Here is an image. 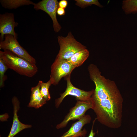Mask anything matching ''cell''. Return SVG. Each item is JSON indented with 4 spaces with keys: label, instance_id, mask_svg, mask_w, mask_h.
Wrapping results in <instances>:
<instances>
[{
    "label": "cell",
    "instance_id": "10",
    "mask_svg": "<svg viewBox=\"0 0 137 137\" xmlns=\"http://www.w3.org/2000/svg\"><path fill=\"white\" fill-rule=\"evenodd\" d=\"M12 102L13 109V121L10 131L7 137H13L22 130L30 128L32 127L31 125L23 124L19 120L17 113L20 108V103L17 98L15 96L13 97L12 99Z\"/></svg>",
    "mask_w": 137,
    "mask_h": 137
},
{
    "label": "cell",
    "instance_id": "21",
    "mask_svg": "<svg viewBox=\"0 0 137 137\" xmlns=\"http://www.w3.org/2000/svg\"><path fill=\"white\" fill-rule=\"evenodd\" d=\"M9 117V116L7 113H5L3 114L0 115V120L2 122L7 121L8 118Z\"/></svg>",
    "mask_w": 137,
    "mask_h": 137
},
{
    "label": "cell",
    "instance_id": "17",
    "mask_svg": "<svg viewBox=\"0 0 137 137\" xmlns=\"http://www.w3.org/2000/svg\"><path fill=\"white\" fill-rule=\"evenodd\" d=\"M76 2L75 4L82 8H84L87 6L95 5L100 7H102V6L97 0H75Z\"/></svg>",
    "mask_w": 137,
    "mask_h": 137
},
{
    "label": "cell",
    "instance_id": "1",
    "mask_svg": "<svg viewBox=\"0 0 137 137\" xmlns=\"http://www.w3.org/2000/svg\"><path fill=\"white\" fill-rule=\"evenodd\" d=\"M88 69L95 85L91 99L96 119L108 128H120L122 123L123 99L119 90L114 81L101 75L95 65L90 64Z\"/></svg>",
    "mask_w": 137,
    "mask_h": 137
},
{
    "label": "cell",
    "instance_id": "4",
    "mask_svg": "<svg viewBox=\"0 0 137 137\" xmlns=\"http://www.w3.org/2000/svg\"><path fill=\"white\" fill-rule=\"evenodd\" d=\"M17 39L12 35H5L4 40L0 42V49L10 50L31 63L36 65L35 59L20 44Z\"/></svg>",
    "mask_w": 137,
    "mask_h": 137
},
{
    "label": "cell",
    "instance_id": "14",
    "mask_svg": "<svg viewBox=\"0 0 137 137\" xmlns=\"http://www.w3.org/2000/svg\"><path fill=\"white\" fill-rule=\"evenodd\" d=\"M0 2L3 7L9 9H15L25 5H33L35 3L29 0H1Z\"/></svg>",
    "mask_w": 137,
    "mask_h": 137
},
{
    "label": "cell",
    "instance_id": "13",
    "mask_svg": "<svg viewBox=\"0 0 137 137\" xmlns=\"http://www.w3.org/2000/svg\"><path fill=\"white\" fill-rule=\"evenodd\" d=\"M89 52L87 48L77 52L67 61L76 67L81 66L89 56Z\"/></svg>",
    "mask_w": 137,
    "mask_h": 137
},
{
    "label": "cell",
    "instance_id": "9",
    "mask_svg": "<svg viewBox=\"0 0 137 137\" xmlns=\"http://www.w3.org/2000/svg\"><path fill=\"white\" fill-rule=\"evenodd\" d=\"M18 23L15 22L14 14L12 13H5L0 14V33L1 41L4 40L6 35H13L17 39L18 35L15 32L14 28L17 26Z\"/></svg>",
    "mask_w": 137,
    "mask_h": 137
},
{
    "label": "cell",
    "instance_id": "22",
    "mask_svg": "<svg viewBox=\"0 0 137 137\" xmlns=\"http://www.w3.org/2000/svg\"><path fill=\"white\" fill-rule=\"evenodd\" d=\"M96 119V118L95 119V120H94V121H93V125H92V128L90 131V134L88 137H94V136H95V133L94 132V131L93 130V126L94 124V122H95V121ZM77 137H83L82 136H78Z\"/></svg>",
    "mask_w": 137,
    "mask_h": 137
},
{
    "label": "cell",
    "instance_id": "15",
    "mask_svg": "<svg viewBox=\"0 0 137 137\" xmlns=\"http://www.w3.org/2000/svg\"><path fill=\"white\" fill-rule=\"evenodd\" d=\"M122 8L127 14L137 12V0H126L123 1Z\"/></svg>",
    "mask_w": 137,
    "mask_h": 137
},
{
    "label": "cell",
    "instance_id": "2",
    "mask_svg": "<svg viewBox=\"0 0 137 137\" xmlns=\"http://www.w3.org/2000/svg\"><path fill=\"white\" fill-rule=\"evenodd\" d=\"M0 59L8 69H12L21 75L32 77L38 71L36 64L31 63L8 50L0 51Z\"/></svg>",
    "mask_w": 137,
    "mask_h": 137
},
{
    "label": "cell",
    "instance_id": "12",
    "mask_svg": "<svg viewBox=\"0 0 137 137\" xmlns=\"http://www.w3.org/2000/svg\"><path fill=\"white\" fill-rule=\"evenodd\" d=\"M31 90L30 100L28 107L38 108L46 103V101L41 93L39 81L37 85L31 88Z\"/></svg>",
    "mask_w": 137,
    "mask_h": 137
},
{
    "label": "cell",
    "instance_id": "6",
    "mask_svg": "<svg viewBox=\"0 0 137 137\" xmlns=\"http://www.w3.org/2000/svg\"><path fill=\"white\" fill-rule=\"evenodd\" d=\"M93 104L91 99L87 101L78 100L74 107L70 110L64 120L56 127L57 129L65 127L70 121L79 120L85 115L86 111L89 109H92Z\"/></svg>",
    "mask_w": 137,
    "mask_h": 137
},
{
    "label": "cell",
    "instance_id": "11",
    "mask_svg": "<svg viewBox=\"0 0 137 137\" xmlns=\"http://www.w3.org/2000/svg\"><path fill=\"white\" fill-rule=\"evenodd\" d=\"M91 116L85 115L77 122L73 124L69 130L60 137H84L87 133L85 129L82 130L83 127L89 123L91 120Z\"/></svg>",
    "mask_w": 137,
    "mask_h": 137
},
{
    "label": "cell",
    "instance_id": "8",
    "mask_svg": "<svg viewBox=\"0 0 137 137\" xmlns=\"http://www.w3.org/2000/svg\"><path fill=\"white\" fill-rule=\"evenodd\" d=\"M59 3L57 0H43L35 3L34 8L36 10H41L46 12L50 16L53 23L54 31L58 32L61 28L57 20L56 14L59 7Z\"/></svg>",
    "mask_w": 137,
    "mask_h": 137
},
{
    "label": "cell",
    "instance_id": "5",
    "mask_svg": "<svg viewBox=\"0 0 137 137\" xmlns=\"http://www.w3.org/2000/svg\"><path fill=\"white\" fill-rule=\"evenodd\" d=\"M76 67L67 60L55 59L51 67L50 79L52 84L54 85L58 84L62 77L71 75Z\"/></svg>",
    "mask_w": 137,
    "mask_h": 137
},
{
    "label": "cell",
    "instance_id": "19",
    "mask_svg": "<svg viewBox=\"0 0 137 137\" xmlns=\"http://www.w3.org/2000/svg\"><path fill=\"white\" fill-rule=\"evenodd\" d=\"M68 4V2L66 0H61L59 3V7L64 9L65 8Z\"/></svg>",
    "mask_w": 137,
    "mask_h": 137
},
{
    "label": "cell",
    "instance_id": "16",
    "mask_svg": "<svg viewBox=\"0 0 137 137\" xmlns=\"http://www.w3.org/2000/svg\"><path fill=\"white\" fill-rule=\"evenodd\" d=\"M39 81L40 83V91L41 94L46 101H48L51 98L49 89L52 84L51 80L49 79L46 82H44L40 80Z\"/></svg>",
    "mask_w": 137,
    "mask_h": 137
},
{
    "label": "cell",
    "instance_id": "18",
    "mask_svg": "<svg viewBox=\"0 0 137 137\" xmlns=\"http://www.w3.org/2000/svg\"><path fill=\"white\" fill-rule=\"evenodd\" d=\"M3 61L0 59V87L1 88L4 86V82L6 78L5 73L8 69Z\"/></svg>",
    "mask_w": 137,
    "mask_h": 137
},
{
    "label": "cell",
    "instance_id": "20",
    "mask_svg": "<svg viewBox=\"0 0 137 137\" xmlns=\"http://www.w3.org/2000/svg\"><path fill=\"white\" fill-rule=\"evenodd\" d=\"M65 11L64 9L59 7L57 9V13L59 16L64 15L65 14Z\"/></svg>",
    "mask_w": 137,
    "mask_h": 137
},
{
    "label": "cell",
    "instance_id": "3",
    "mask_svg": "<svg viewBox=\"0 0 137 137\" xmlns=\"http://www.w3.org/2000/svg\"><path fill=\"white\" fill-rule=\"evenodd\" d=\"M60 50L56 59L67 60L77 52L86 48V47L77 41L70 31L65 37H57Z\"/></svg>",
    "mask_w": 137,
    "mask_h": 137
},
{
    "label": "cell",
    "instance_id": "7",
    "mask_svg": "<svg viewBox=\"0 0 137 137\" xmlns=\"http://www.w3.org/2000/svg\"><path fill=\"white\" fill-rule=\"evenodd\" d=\"M70 76L69 75L66 77L67 84L65 92L61 94L60 97L55 100V106L57 108L59 107L64 99L68 95L74 96L78 100L87 101L91 99L94 90L86 91L75 87L71 83Z\"/></svg>",
    "mask_w": 137,
    "mask_h": 137
}]
</instances>
